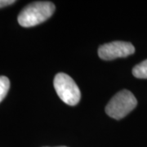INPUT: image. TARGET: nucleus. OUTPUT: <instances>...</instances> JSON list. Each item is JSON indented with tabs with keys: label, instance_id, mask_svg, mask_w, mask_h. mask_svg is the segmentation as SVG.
<instances>
[{
	"label": "nucleus",
	"instance_id": "6",
	"mask_svg": "<svg viewBox=\"0 0 147 147\" xmlns=\"http://www.w3.org/2000/svg\"><path fill=\"white\" fill-rule=\"evenodd\" d=\"M10 88V81L6 76H0V102L5 98Z\"/></svg>",
	"mask_w": 147,
	"mask_h": 147
},
{
	"label": "nucleus",
	"instance_id": "3",
	"mask_svg": "<svg viewBox=\"0 0 147 147\" xmlns=\"http://www.w3.org/2000/svg\"><path fill=\"white\" fill-rule=\"evenodd\" d=\"M54 88L58 96L69 105H76L81 98V92L78 85L68 74H57L54 78Z\"/></svg>",
	"mask_w": 147,
	"mask_h": 147
},
{
	"label": "nucleus",
	"instance_id": "4",
	"mask_svg": "<svg viewBox=\"0 0 147 147\" xmlns=\"http://www.w3.org/2000/svg\"><path fill=\"white\" fill-rule=\"evenodd\" d=\"M135 53L134 46L128 42L115 41L103 44L98 48V55L100 59L111 61L116 58L127 57Z\"/></svg>",
	"mask_w": 147,
	"mask_h": 147
},
{
	"label": "nucleus",
	"instance_id": "7",
	"mask_svg": "<svg viewBox=\"0 0 147 147\" xmlns=\"http://www.w3.org/2000/svg\"><path fill=\"white\" fill-rule=\"evenodd\" d=\"M15 3H16V1H14V0H0V8L11 5Z\"/></svg>",
	"mask_w": 147,
	"mask_h": 147
},
{
	"label": "nucleus",
	"instance_id": "8",
	"mask_svg": "<svg viewBox=\"0 0 147 147\" xmlns=\"http://www.w3.org/2000/svg\"><path fill=\"white\" fill-rule=\"evenodd\" d=\"M57 147H67V146H57Z\"/></svg>",
	"mask_w": 147,
	"mask_h": 147
},
{
	"label": "nucleus",
	"instance_id": "1",
	"mask_svg": "<svg viewBox=\"0 0 147 147\" xmlns=\"http://www.w3.org/2000/svg\"><path fill=\"white\" fill-rule=\"evenodd\" d=\"M55 5L51 2H34L25 7L19 13L17 21L22 27L35 26L49 19L55 11Z\"/></svg>",
	"mask_w": 147,
	"mask_h": 147
},
{
	"label": "nucleus",
	"instance_id": "5",
	"mask_svg": "<svg viewBox=\"0 0 147 147\" xmlns=\"http://www.w3.org/2000/svg\"><path fill=\"white\" fill-rule=\"evenodd\" d=\"M132 74L138 79H147V60L143 61L132 69Z\"/></svg>",
	"mask_w": 147,
	"mask_h": 147
},
{
	"label": "nucleus",
	"instance_id": "2",
	"mask_svg": "<svg viewBox=\"0 0 147 147\" xmlns=\"http://www.w3.org/2000/svg\"><path fill=\"white\" fill-rule=\"evenodd\" d=\"M137 105V98L134 95L128 90H122L115 95L105 106V112L110 117L119 120L134 110Z\"/></svg>",
	"mask_w": 147,
	"mask_h": 147
}]
</instances>
